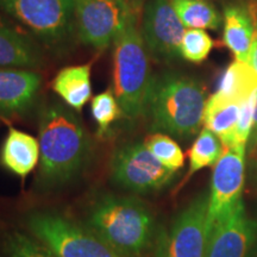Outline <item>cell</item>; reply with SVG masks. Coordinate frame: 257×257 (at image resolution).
<instances>
[{"mask_svg": "<svg viewBox=\"0 0 257 257\" xmlns=\"http://www.w3.org/2000/svg\"><path fill=\"white\" fill-rule=\"evenodd\" d=\"M40 170L37 186L50 191L69 184L91 160V138L70 108L51 102L44 106L38 126Z\"/></svg>", "mask_w": 257, "mask_h": 257, "instance_id": "6da1fadb", "label": "cell"}, {"mask_svg": "<svg viewBox=\"0 0 257 257\" xmlns=\"http://www.w3.org/2000/svg\"><path fill=\"white\" fill-rule=\"evenodd\" d=\"M86 223L121 257H143L155 245V219L136 198L105 195L94 202Z\"/></svg>", "mask_w": 257, "mask_h": 257, "instance_id": "7a4b0ae2", "label": "cell"}, {"mask_svg": "<svg viewBox=\"0 0 257 257\" xmlns=\"http://www.w3.org/2000/svg\"><path fill=\"white\" fill-rule=\"evenodd\" d=\"M206 91L198 80L178 73L154 78L147 115L150 130L191 138L204 120Z\"/></svg>", "mask_w": 257, "mask_h": 257, "instance_id": "3957f363", "label": "cell"}, {"mask_svg": "<svg viewBox=\"0 0 257 257\" xmlns=\"http://www.w3.org/2000/svg\"><path fill=\"white\" fill-rule=\"evenodd\" d=\"M137 18L138 16L126 25L114 42V95L121 113L131 121L147 115L154 81Z\"/></svg>", "mask_w": 257, "mask_h": 257, "instance_id": "277c9868", "label": "cell"}, {"mask_svg": "<svg viewBox=\"0 0 257 257\" xmlns=\"http://www.w3.org/2000/svg\"><path fill=\"white\" fill-rule=\"evenodd\" d=\"M25 223L32 236L57 257H121L88 226L59 212H31Z\"/></svg>", "mask_w": 257, "mask_h": 257, "instance_id": "5b68a950", "label": "cell"}, {"mask_svg": "<svg viewBox=\"0 0 257 257\" xmlns=\"http://www.w3.org/2000/svg\"><path fill=\"white\" fill-rule=\"evenodd\" d=\"M76 0H0V10L48 47H63L76 32Z\"/></svg>", "mask_w": 257, "mask_h": 257, "instance_id": "8992f818", "label": "cell"}, {"mask_svg": "<svg viewBox=\"0 0 257 257\" xmlns=\"http://www.w3.org/2000/svg\"><path fill=\"white\" fill-rule=\"evenodd\" d=\"M134 0H76V34L85 44L104 50L137 17Z\"/></svg>", "mask_w": 257, "mask_h": 257, "instance_id": "52a82bcc", "label": "cell"}, {"mask_svg": "<svg viewBox=\"0 0 257 257\" xmlns=\"http://www.w3.org/2000/svg\"><path fill=\"white\" fill-rule=\"evenodd\" d=\"M208 194L202 193L185 208L168 230L157 233L155 257H206Z\"/></svg>", "mask_w": 257, "mask_h": 257, "instance_id": "ba28073f", "label": "cell"}, {"mask_svg": "<svg viewBox=\"0 0 257 257\" xmlns=\"http://www.w3.org/2000/svg\"><path fill=\"white\" fill-rule=\"evenodd\" d=\"M175 173L163 166L141 142L118 148L110 162L113 184L137 194L161 191L173 181Z\"/></svg>", "mask_w": 257, "mask_h": 257, "instance_id": "9c48e42d", "label": "cell"}, {"mask_svg": "<svg viewBox=\"0 0 257 257\" xmlns=\"http://www.w3.org/2000/svg\"><path fill=\"white\" fill-rule=\"evenodd\" d=\"M185 32L170 0H149L144 6L141 35L154 59L165 62L178 60Z\"/></svg>", "mask_w": 257, "mask_h": 257, "instance_id": "30bf717a", "label": "cell"}, {"mask_svg": "<svg viewBox=\"0 0 257 257\" xmlns=\"http://www.w3.org/2000/svg\"><path fill=\"white\" fill-rule=\"evenodd\" d=\"M245 147L236 146L224 150L214 165L208 194V234L218 218L242 199L245 179Z\"/></svg>", "mask_w": 257, "mask_h": 257, "instance_id": "8fae6325", "label": "cell"}, {"mask_svg": "<svg viewBox=\"0 0 257 257\" xmlns=\"http://www.w3.org/2000/svg\"><path fill=\"white\" fill-rule=\"evenodd\" d=\"M257 233L242 199L218 218L210 231L206 257H245Z\"/></svg>", "mask_w": 257, "mask_h": 257, "instance_id": "7c38bea8", "label": "cell"}, {"mask_svg": "<svg viewBox=\"0 0 257 257\" xmlns=\"http://www.w3.org/2000/svg\"><path fill=\"white\" fill-rule=\"evenodd\" d=\"M41 76L28 69L0 68V113L23 114L34 105Z\"/></svg>", "mask_w": 257, "mask_h": 257, "instance_id": "4fadbf2b", "label": "cell"}, {"mask_svg": "<svg viewBox=\"0 0 257 257\" xmlns=\"http://www.w3.org/2000/svg\"><path fill=\"white\" fill-rule=\"evenodd\" d=\"M42 53L34 41L0 19V68H37Z\"/></svg>", "mask_w": 257, "mask_h": 257, "instance_id": "5bb4252c", "label": "cell"}, {"mask_svg": "<svg viewBox=\"0 0 257 257\" xmlns=\"http://www.w3.org/2000/svg\"><path fill=\"white\" fill-rule=\"evenodd\" d=\"M40 160L38 140L17 128H10L0 152V162L9 172L25 179Z\"/></svg>", "mask_w": 257, "mask_h": 257, "instance_id": "9a60e30c", "label": "cell"}, {"mask_svg": "<svg viewBox=\"0 0 257 257\" xmlns=\"http://www.w3.org/2000/svg\"><path fill=\"white\" fill-rule=\"evenodd\" d=\"M256 28V18L249 9L238 5L224 10V44L232 51L236 60L248 62V56Z\"/></svg>", "mask_w": 257, "mask_h": 257, "instance_id": "2e32d148", "label": "cell"}, {"mask_svg": "<svg viewBox=\"0 0 257 257\" xmlns=\"http://www.w3.org/2000/svg\"><path fill=\"white\" fill-rule=\"evenodd\" d=\"M240 102L214 93L206 101L202 124L219 138L224 150L234 147Z\"/></svg>", "mask_w": 257, "mask_h": 257, "instance_id": "e0dca14e", "label": "cell"}, {"mask_svg": "<svg viewBox=\"0 0 257 257\" xmlns=\"http://www.w3.org/2000/svg\"><path fill=\"white\" fill-rule=\"evenodd\" d=\"M53 89L69 107L80 111L92 95L91 67L85 64L62 69L53 81Z\"/></svg>", "mask_w": 257, "mask_h": 257, "instance_id": "ac0fdd59", "label": "cell"}, {"mask_svg": "<svg viewBox=\"0 0 257 257\" xmlns=\"http://www.w3.org/2000/svg\"><path fill=\"white\" fill-rule=\"evenodd\" d=\"M257 89V73L248 62L233 61L219 80L218 91L220 95L231 100L242 102Z\"/></svg>", "mask_w": 257, "mask_h": 257, "instance_id": "d6986e66", "label": "cell"}, {"mask_svg": "<svg viewBox=\"0 0 257 257\" xmlns=\"http://www.w3.org/2000/svg\"><path fill=\"white\" fill-rule=\"evenodd\" d=\"M170 4L185 28L217 30L223 22L219 12L207 0H170Z\"/></svg>", "mask_w": 257, "mask_h": 257, "instance_id": "ffe728a7", "label": "cell"}, {"mask_svg": "<svg viewBox=\"0 0 257 257\" xmlns=\"http://www.w3.org/2000/svg\"><path fill=\"white\" fill-rule=\"evenodd\" d=\"M224 153L220 140L208 128L204 127L188 152L189 169L185 181L206 167L214 166Z\"/></svg>", "mask_w": 257, "mask_h": 257, "instance_id": "44dd1931", "label": "cell"}, {"mask_svg": "<svg viewBox=\"0 0 257 257\" xmlns=\"http://www.w3.org/2000/svg\"><path fill=\"white\" fill-rule=\"evenodd\" d=\"M143 143L149 152L168 169L178 172L184 167V153L179 144L168 135L155 133L148 136Z\"/></svg>", "mask_w": 257, "mask_h": 257, "instance_id": "7402d4cb", "label": "cell"}, {"mask_svg": "<svg viewBox=\"0 0 257 257\" xmlns=\"http://www.w3.org/2000/svg\"><path fill=\"white\" fill-rule=\"evenodd\" d=\"M3 249L8 257H57L48 246L21 231H11L3 239Z\"/></svg>", "mask_w": 257, "mask_h": 257, "instance_id": "603a6c76", "label": "cell"}, {"mask_svg": "<svg viewBox=\"0 0 257 257\" xmlns=\"http://www.w3.org/2000/svg\"><path fill=\"white\" fill-rule=\"evenodd\" d=\"M92 115L98 125V135L104 136L115 120L123 115L115 95L110 89L95 95L91 105Z\"/></svg>", "mask_w": 257, "mask_h": 257, "instance_id": "cb8c5ba5", "label": "cell"}, {"mask_svg": "<svg viewBox=\"0 0 257 257\" xmlns=\"http://www.w3.org/2000/svg\"><path fill=\"white\" fill-rule=\"evenodd\" d=\"M212 48H213V41L210 35L199 29H188L182 38L180 54L185 60L199 63L207 59Z\"/></svg>", "mask_w": 257, "mask_h": 257, "instance_id": "d4e9b609", "label": "cell"}, {"mask_svg": "<svg viewBox=\"0 0 257 257\" xmlns=\"http://www.w3.org/2000/svg\"><path fill=\"white\" fill-rule=\"evenodd\" d=\"M256 91L249 98L240 102V111L238 121H237L236 135H234V147L246 146L251 135L253 123V111H255Z\"/></svg>", "mask_w": 257, "mask_h": 257, "instance_id": "484cf974", "label": "cell"}, {"mask_svg": "<svg viewBox=\"0 0 257 257\" xmlns=\"http://www.w3.org/2000/svg\"><path fill=\"white\" fill-rule=\"evenodd\" d=\"M248 63L255 69L257 73V21H256V28H255V34H253L251 47H250L249 56H248Z\"/></svg>", "mask_w": 257, "mask_h": 257, "instance_id": "4316f807", "label": "cell"}, {"mask_svg": "<svg viewBox=\"0 0 257 257\" xmlns=\"http://www.w3.org/2000/svg\"><path fill=\"white\" fill-rule=\"evenodd\" d=\"M251 148L253 150L257 149V89H256V102H255V111H253V123L251 130Z\"/></svg>", "mask_w": 257, "mask_h": 257, "instance_id": "83f0119b", "label": "cell"}, {"mask_svg": "<svg viewBox=\"0 0 257 257\" xmlns=\"http://www.w3.org/2000/svg\"><path fill=\"white\" fill-rule=\"evenodd\" d=\"M245 257H257V233H256L255 239H253L251 246H250L249 251H248V253H246Z\"/></svg>", "mask_w": 257, "mask_h": 257, "instance_id": "f1b7e54d", "label": "cell"}, {"mask_svg": "<svg viewBox=\"0 0 257 257\" xmlns=\"http://www.w3.org/2000/svg\"><path fill=\"white\" fill-rule=\"evenodd\" d=\"M256 172H257V163H256Z\"/></svg>", "mask_w": 257, "mask_h": 257, "instance_id": "f546056e", "label": "cell"}]
</instances>
